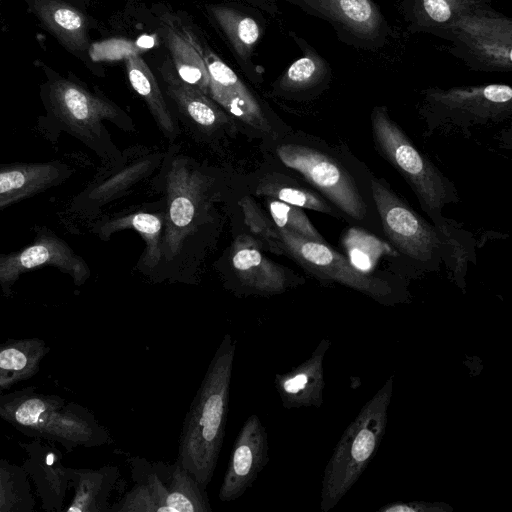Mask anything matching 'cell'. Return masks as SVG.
<instances>
[{"instance_id":"cell-1","label":"cell","mask_w":512,"mask_h":512,"mask_svg":"<svg viewBox=\"0 0 512 512\" xmlns=\"http://www.w3.org/2000/svg\"><path fill=\"white\" fill-rule=\"evenodd\" d=\"M280 162L300 174L341 214L343 221L383 237L373 199L372 172L344 145L299 136L276 148Z\"/></svg>"},{"instance_id":"cell-2","label":"cell","mask_w":512,"mask_h":512,"mask_svg":"<svg viewBox=\"0 0 512 512\" xmlns=\"http://www.w3.org/2000/svg\"><path fill=\"white\" fill-rule=\"evenodd\" d=\"M236 340L225 334L189 407L179 437L177 461L206 488L221 451L229 411Z\"/></svg>"},{"instance_id":"cell-3","label":"cell","mask_w":512,"mask_h":512,"mask_svg":"<svg viewBox=\"0 0 512 512\" xmlns=\"http://www.w3.org/2000/svg\"><path fill=\"white\" fill-rule=\"evenodd\" d=\"M0 418L24 435L59 443L68 452L112 442L109 431L86 407L33 386L0 393Z\"/></svg>"},{"instance_id":"cell-4","label":"cell","mask_w":512,"mask_h":512,"mask_svg":"<svg viewBox=\"0 0 512 512\" xmlns=\"http://www.w3.org/2000/svg\"><path fill=\"white\" fill-rule=\"evenodd\" d=\"M370 120L375 150L404 178L421 209L445 239L454 221L444 217L442 211L460 200L455 184L390 117L386 106H375Z\"/></svg>"},{"instance_id":"cell-5","label":"cell","mask_w":512,"mask_h":512,"mask_svg":"<svg viewBox=\"0 0 512 512\" xmlns=\"http://www.w3.org/2000/svg\"><path fill=\"white\" fill-rule=\"evenodd\" d=\"M45 115L38 118V131L49 142L69 134L100 153L105 143L103 120L117 122L119 109L80 83L52 77L41 92Z\"/></svg>"},{"instance_id":"cell-6","label":"cell","mask_w":512,"mask_h":512,"mask_svg":"<svg viewBox=\"0 0 512 512\" xmlns=\"http://www.w3.org/2000/svg\"><path fill=\"white\" fill-rule=\"evenodd\" d=\"M135 485L124 495L130 512H211L206 488L177 460L173 464L129 459Z\"/></svg>"},{"instance_id":"cell-7","label":"cell","mask_w":512,"mask_h":512,"mask_svg":"<svg viewBox=\"0 0 512 512\" xmlns=\"http://www.w3.org/2000/svg\"><path fill=\"white\" fill-rule=\"evenodd\" d=\"M423 95L420 113L429 134L446 127L469 132L470 127L503 121L512 112V88L507 84L432 87Z\"/></svg>"},{"instance_id":"cell-8","label":"cell","mask_w":512,"mask_h":512,"mask_svg":"<svg viewBox=\"0 0 512 512\" xmlns=\"http://www.w3.org/2000/svg\"><path fill=\"white\" fill-rule=\"evenodd\" d=\"M371 188L383 237L411 264L438 269L443 263L444 243L437 228L374 173Z\"/></svg>"},{"instance_id":"cell-9","label":"cell","mask_w":512,"mask_h":512,"mask_svg":"<svg viewBox=\"0 0 512 512\" xmlns=\"http://www.w3.org/2000/svg\"><path fill=\"white\" fill-rule=\"evenodd\" d=\"M455 54L474 70L512 71V20L486 5L466 12L445 31Z\"/></svg>"},{"instance_id":"cell-10","label":"cell","mask_w":512,"mask_h":512,"mask_svg":"<svg viewBox=\"0 0 512 512\" xmlns=\"http://www.w3.org/2000/svg\"><path fill=\"white\" fill-rule=\"evenodd\" d=\"M52 267L68 275L77 286L83 285L91 271L86 261L49 227H34L33 241L13 252H0V289L4 296L12 294L21 275Z\"/></svg>"},{"instance_id":"cell-11","label":"cell","mask_w":512,"mask_h":512,"mask_svg":"<svg viewBox=\"0 0 512 512\" xmlns=\"http://www.w3.org/2000/svg\"><path fill=\"white\" fill-rule=\"evenodd\" d=\"M268 462L267 432L259 417L250 415L235 439L218 497L234 501L252 486Z\"/></svg>"},{"instance_id":"cell-12","label":"cell","mask_w":512,"mask_h":512,"mask_svg":"<svg viewBox=\"0 0 512 512\" xmlns=\"http://www.w3.org/2000/svg\"><path fill=\"white\" fill-rule=\"evenodd\" d=\"M26 457L21 465L47 512H61L68 489L70 488L71 468L62 460L63 454L53 442L35 438L31 442H19Z\"/></svg>"},{"instance_id":"cell-13","label":"cell","mask_w":512,"mask_h":512,"mask_svg":"<svg viewBox=\"0 0 512 512\" xmlns=\"http://www.w3.org/2000/svg\"><path fill=\"white\" fill-rule=\"evenodd\" d=\"M72 174L61 160L0 164V212L65 183Z\"/></svg>"},{"instance_id":"cell-14","label":"cell","mask_w":512,"mask_h":512,"mask_svg":"<svg viewBox=\"0 0 512 512\" xmlns=\"http://www.w3.org/2000/svg\"><path fill=\"white\" fill-rule=\"evenodd\" d=\"M203 59L209 74V96L240 121L268 132L270 125L259 103L236 73L209 49L203 51Z\"/></svg>"},{"instance_id":"cell-15","label":"cell","mask_w":512,"mask_h":512,"mask_svg":"<svg viewBox=\"0 0 512 512\" xmlns=\"http://www.w3.org/2000/svg\"><path fill=\"white\" fill-rule=\"evenodd\" d=\"M232 267L235 289L243 295L281 293L290 283L288 272L265 257L255 241L246 236L239 238L234 245Z\"/></svg>"},{"instance_id":"cell-16","label":"cell","mask_w":512,"mask_h":512,"mask_svg":"<svg viewBox=\"0 0 512 512\" xmlns=\"http://www.w3.org/2000/svg\"><path fill=\"white\" fill-rule=\"evenodd\" d=\"M302 1L357 40L375 41L384 32V18L372 0Z\"/></svg>"},{"instance_id":"cell-17","label":"cell","mask_w":512,"mask_h":512,"mask_svg":"<svg viewBox=\"0 0 512 512\" xmlns=\"http://www.w3.org/2000/svg\"><path fill=\"white\" fill-rule=\"evenodd\" d=\"M50 352L49 345L38 337L9 339L0 343V393L18 382L35 376Z\"/></svg>"},{"instance_id":"cell-18","label":"cell","mask_w":512,"mask_h":512,"mask_svg":"<svg viewBox=\"0 0 512 512\" xmlns=\"http://www.w3.org/2000/svg\"><path fill=\"white\" fill-rule=\"evenodd\" d=\"M161 32L178 77L209 96V74L203 50L194 36L186 28L180 30L169 22L162 24Z\"/></svg>"},{"instance_id":"cell-19","label":"cell","mask_w":512,"mask_h":512,"mask_svg":"<svg viewBox=\"0 0 512 512\" xmlns=\"http://www.w3.org/2000/svg\"><path fill=\"white\" fill-rule=\"evenodd\" d=\"M116 466H103L99 469L71 468L70 487L74 490L73 499L67 512H107L108 499L119 478Z\"/></svg>"},{"instance_id":"cell-20","label":"cell","mask_w":512,"mask_h":512,"mask_svg":"<svg viewBox=\"0 0 512 512\" xmlns=\"http://www.w3.org/2000/svg\"><path fill=\"white\" fill-rule=\"evenodd\" d=\"M167 92L182 111L204 128H216L228 122L227 115L207 95L181 80L176 72L162 69Z\"/></svg>"},{"instance_id":"cell-21","label":"cell","mask_w":512,"mask_h":512,"mask_svg":"<svg viewBox=\"0 0 512 512\" xmlns=\"http://www.w3.org/2000/svg\"><path fill=\"white\" fill-rule=\"evenodd\" d=\"M303 51L280 77L278 87L286 93L319 94L330 83V65L312 47L306 45Z\"/></svg>"},{"instance_id":"cell-22","label":"cell","mask_w":512,"mask_h":512,"mask_svg":"<svg viewBox=\"0 0 512 512\" xmlns=\"http://www.w3.org/2000/svg\"><path fill=\"white\" fill-rule=\"evenodd\" d=\"M259 190L270 198L343 220L339 211L306 181L301 182L286 174H275L264 180Z\"/></svg>"},{"instance_id":"cell-23","label":"cell","mask_w":512,"mask_h":512,"mask_svg":"<svg viewBox=\"0 0 512 512\" xmlns=\"http://www.w3.org/2000/svg\"><path fill=\"white\" fill-rule=\"evenodd\" d=\"M126 70L130 85L146 102L155 121L169 137L176 134L175 125L151 69L139 54L126 58Z\"/></svg>"},{"instance_id":"cell-24","label":"cell","mask_w":512,"mask_h":512,"mask_svg":"<svg viewBox=\"0 0 512 512\" xmlns=\"http://www.w3.org/2000/svg\"><path fill=\"white\" fill-rule=\"evenodd\" d=\"M488 0H414V24L427 32L444 35L461 15L486 5Z\"/></svg>"},{"instance_id":"cell-25","label":"cell","mask_w":512,"mask_h":512,"mask_svg":"<svg viewBox=\"0 0 512 512\" xmlns=\"http://www.w3.org/2000/svg\"><path fill=\"white\" fill-rule=\"evenodd\" d=\"M37 9L50 30L69 47L75 50H84L87 47L86 22L76 9L57 1L44 2Z\"/></svg>"},{"instance_id":"cell-26","label":"cell","mask_w":512,"mask_h":512,"mask_svg":"<svg viewBox=\"0 0 512 512\" xmlns=\"http://www.w3.org/2000/svg\"><path fill=\"white\" fill-rule=\"evenodd\" d=\"M36 498L21 465L0 459V512H32Z\"/></svg>"},{"instance_id":"cell-27","label":"cell","mask_w":512,"mask_h":512,"mask_svg":"<svg viewBox=\"0 0 512 512\" xmlns=\"http://www.w3.org/2000/svg\"><path fill=\"white\" fill-rule=\"evenodd\" d=\"M209 9L236 54L247 59L260 37L258 23L252 17L225 6L214 5Z\"/></svg>"},{"instance_id":"cell-28","label":"cell","mask_w":512,"mask_h":512,"mask_svg":"<svg viewBox=\"0 0 512 512\" xmlns=\"http://www.w3.org/2000/svg\"><path fill=\"white\" fill-rule=\"evenodd\" d=\"M133 228L141 234L147 244L146 262L149 267H153L160 259L161 250L159 247L162 222L156 215L150 213H137L119 219L107 220L94 227L95 232L105 239L111 233L123 229Z\"/></svg>"},{"instance_id":"cell-29","label":"cell","mask_w":512,"mask_h":512,"mask_svg":"<svg viewBox=\"0 0 512 512\" xmlns=\"http://www.w3.org/2000/svg\"><path fill=\"white\" fill-rule=\"evenodd\" d=\"M267 205L272 221L277 228L291 231L309 240L328 243L310 222L303 208L274 198H269Z\"/></svg>"},{"instance_id":"cell-30","label":"cell","mask_w":512,"mask_h":512,"mask_svg":"<svg viewBox=\"0 0 512 512\" xmlns=\"http://www.w3.org/2000/svg\"><path fill=\"white\" fill-rule=\"evenodd\" d=\"M196 213V198L190 189L179 187L176 181L170 185L169 221L173 228L183 230L190 226Z\"/></svg>"},{"instance_id":"cell-31","label":"cell","mask_w":512,"mask_h":512,"mask_svg":"<svg viewBox=\"0 0 512 512\" xmlns=\"http://www.w3.org/2000/svg\"><path fill=\"white\" fill-rule=\"evenodd\" d=\"M246 221L256 233H260L264 240L269 244V249L277 254H283V249L277 227L267 221L265 217L258 213L250 203H244Z\"/></svg>"},{"instance_id":"cell-32","label":"cell","mask_w":512,"mask_h":512,"mask_svg":"<svg viewBox=\"0 0 512 512\" xmlns=\"http://www.w3.org/2000/svg\"><path fill=\"white\" fill-rule=\"evenodd\" d=\"M139 48L134 43L124 40H112L95 45L94 55L98 59H119L138 54Z\"/></svg>"},{"instance_id":"cell-33","label":"cell","mask_w":512,"mask_h":512,"mask_svg":"<svg viewBox=\"0 0 512 512\" xmlns=\"http://www.w3.org/2000/svg\"><path fill=\"white\" fill-rule=\"evenodd\" d=\"M374 445V435L366 429L360 431L352 445V455L355 460L359 462L366 460L373 451Z\"/></svg>"}]
</instances>
